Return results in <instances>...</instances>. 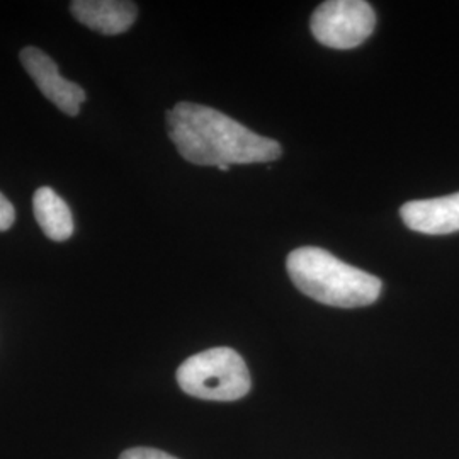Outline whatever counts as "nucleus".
I'll use <instances>...</instances> for the list:
<instances>
[{
    "mask_svg": "<svg viewBox=\"0 0 459 459\" xmlns=\"http://www.w3.org/2000/svg\"><path fill=\"white\" fill-rule=\"evenodd\" d=\"M167 128L182 157L195 165L264 164L281 157L276 140L250 132L238 121L195 102L167 113Z\"/></svg>",
    "mask_w": 459,
    "mask_h": 459,
    "instance_id": "f257e3e1",
    "label": "nucleus"
},
{
    "mask_svg": "<svg viewBox=\"0 0 459 459\" xmlns=\"http://www.w3.org/2000/svg\"><path fill=\"white\" fill-rule=\"evenodd\" d=\"M296 288L315 301L337 308L373 305L381 295V281L361 269L342 263L324 248H296L286 261Z\"/></svg>",
    "mask_w": 459,
    "mask_h": 459,
    "instance_id": "f03ea898",
    "label": "nucleus"
},
{
    "mask_svg": "<svg viewBox=\"0 0 459 459\" xmlns=\"http://www.w3.org/2000/svg\"><path fill=\"white\" fill-rule=\"evenodd\" d=\"M184 394L212 402L240 400L250 392V375L242 356L230 347H213L191 356L178 369Z\"/></svg>",
    "mask_w": 459,
    "mask_h": 459,
    "instance_id": "7ed1b4c3",
    "label": "nucleus"
},
{
    "mask_svg": "<svg viewBox=\"0 0 459 459\" xmlns=\"http://www.w3.org/2000/svg\"><path fill=\"white\" fill-rule=\"evenodd\" d=\"M377 26V14L364 0H328L313 13V36L324 47L335 49L356 48L362 45Z\"/></svg>",
    "mask_w": 459,
    "mask_h": 459,
    "instance_id": "20e7f679",
    "label": "nucleus"
},
{
    "mask_svg": "<svg viewBox=\"0 0 459 459\" xmlns=\"http://www.w3.org/2000/svg\"><path fill=\"white\" fill-rule=\"evenodd\" d=\"M21 64L30 74L38 89L45 98L51 100L62 113L68 116H77L81 111L85 92L77 83L65 81L56 64L49 58L45 51L34 47L21 51Z\"/></svg>",
    "mask_w": 459,
    "mask_h": 459,
    "instance_id": "39448f33",
    "label": "nucleus"
},
{
    "mask_svg": "<svg viewBox=\"0 0 459 459\" xmlns=\"http://www.w3.org/2000/svg\"><path fill=\"white\" fill-rule=\"evenodd\" d=\"M400 216L409 229L419 233H455L459 231V193L405 203L400 210Z\"/></svg>",
    "mask_w": 459,
    "mask_h": 459,
    "instance_id": "423d86ee",
    "label": "nucleus"
},
{
    "mask_svg": "<svg viewBox=\"0 0 459 459\" xmlns=\"http://www.w3.org/2000/svg\"><path fill=\"white\" fill-rule=\"evenodd\" d=\"M70 13L92 31L115 36L132 28L138 7L133 2L119 0H75L70 4Z\"/></svg>",
    "mask_w": 459,
    "mask_h": 459,
    "instance_id": "0eeeda50",
    "label": "nucleus"
},
{
    "mask_svg": "<svg viewBox=\"0 0 459 459\" xmlns=\"http://www.w3.org/2000/svg\"><path fill=\"white\" fill-rule=\"evenodd\" d=\"M34 218L49 240L65 242L74 233V218L65 201L51 187H39L33 197Z\"/></svg>",
    "mask_w": 459,
    "mask_h": 459,
    "instance_id": "6e6552de",
    "label": "nucleus"
},
{
    "mask_svg": "<svg viewBox=\"0 0 459 459\" xmlns=\"http://www.w3.org/2000/svg\"><path fill=\"white\" fill-rule=\"evenodd\" d=\"M119 459H178L164 451L153 449V447H133L125 451Z\"/></svg>",
    "mask_w": 459,
    "mask_h": 459,
    "instance_id": "1a4fd4ad",
    "label": "nucleus"
},
{
    "mask_svg": "<svg viewBox=\"0 0 459 459\" xmlns=\"http://www.w3.org/2000/svg\"><path fill=\"white\" fill-rule=\"evenodd\" d=\"M16 220L14 206L9 203V199L0 193V231L11 229Z\"/></svg>",
    "mask_w": 459,
    "mask_h": 459,
    "instance_id": "9d476101",
    "label": "nucleus"
}]
</instances>
